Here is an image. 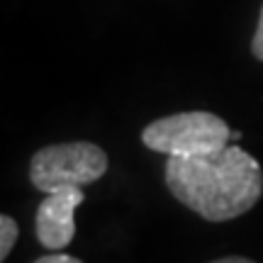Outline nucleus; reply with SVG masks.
<instances>
[{
    "mask_svg": "<svg viewBox=\"0 0 263 263\" xmlns=\"http://www.w3.org/2000/svg\"><path fill=\"white\" fill-rule=\"evenodd\" d=\"M83 200H85L83 188H78V185L47 193L42 205L37 207V217H34L37 239L44 249L59 251V249H64V246L73 241L76 236L73 212Z\"/></svg>",
    "mask_w": 263,
    "mask_h": 263,
    "instance_id": "20e7f679",
    "label": "nucleus"
},
{
    "mask_svg": "<svg viewBox=\"0 0 263 263\" xmlns=\"http://www.w3.org/2000/svg\"><path fill=\"white\" fill-rule=\"evenodd\" d=\"M232 129L212 112H178L161 117L141 132L144 146L166 156H207L229 146Z\"/></svg>",
    "mask_w": 263,
    "mask_h": 263,
    "instance_id": "f03ea898",
    "label": "nucleus"
},
{
    "mask_svg": "<svg viewBox=\"0 0 263 263\" xmlns=\"http://www.w3.org/2000/svg\"><path fill=\"white\" fill-rule=\"evenodd\" d=\"M17 234H20L17 222L8 215L0 217V261H5V258L10 256L12 246H15V241H17Z\"/></svg>",
    "mask_w": 263,
    "mask_h": 263,
    "instance_id": "39448f33",
    "label": "nucleus"
},
{
    "mask_svg": "<svg viewBox=\"0 0 263 263\" xmlns=\"http://www.w3.org/2000/svg\"><path fill=\"white\" fill-rule=\"evenodd\" d=\"M251 51L258 61H263V8H261V17H258V25H256V34L254 42H251Z\"/></svg>",
    "mask_w": 263,
    "mask_h": 263,
    "instance_id": "423d86ee",
    "label": "nucleus"
},
{
    "mask_svg": "<svg viewBox=\"0 0 263 263\" xmlns=\"http://www.w3.org/2000/svg\"><path fill=\"white\" fill-rule=\"evenodd\" d=\"M34 263H83V261L76 258V256H66V254H49V256L37 258Z\"/></svg>",
    "mask_w": 263,
    "mask_h": 263,
    "instance_id": "0eeeda50",
    "label": "nucleus"
},
{
    "mask_svg": "<svg viewBox=\"0 0 263 263\" xmlns=\"http://www.w3.org/2000/svg\"><path fill=\"white\" fill-rule=\"evenodd\" d=\"M212 263H254L251 258H244V256H227V258H217Z\"/></svg>",
    "mask_w": 263,
    "mask_h": 263,
    "instance_id": "6e6552de",
    "label": "nucleus"
},
{
    "mask_svg": "<svg viewBox=\"0 0 263 263\" xmlns=\"http://www.w3.org/2000/svg\"><path fill=\"white\" fill-rule=\"evenodd\" d=\"M166 185L173 197L207 222L236 219L258 202L263 171L249 151L229 144L207 156H171Z\"/></svg>",
    "mask_w": 263,
    "mask_h": 263,
    "instance_id": "f257e3e1",
    "label": "nucleus"
},
{
    "mask_svg": "<svg viewBox=\"0 0 263 263\" xmlns=\"http://www.w3.org/2000/svg\"><path fill=\"white\" fill-rule=\"evenodd\" d=\"M107 173V154L90 141H68L39 149L29 163V180L42 193L90 185Z\"/></svg>",
    "mask_w": 263,
    "mask_h": 263,
    "instance_id": "7ed1b4c3",
    "label": "nucleus"
}]
</instances>
